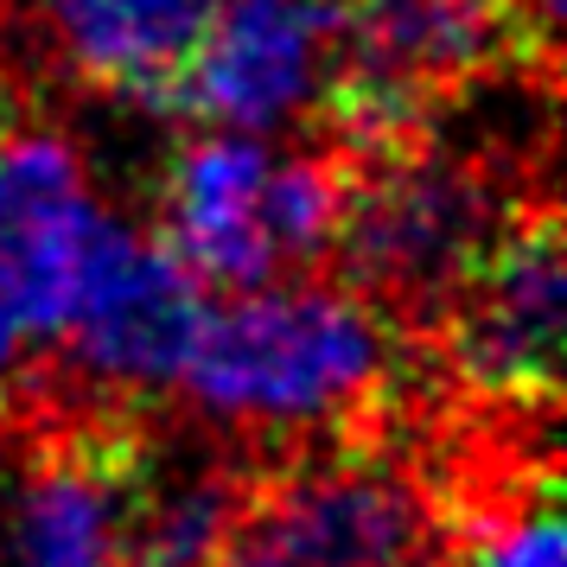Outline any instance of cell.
Wrapping results in <instances>:
<instances>
[{
    "label": "cell",
    "instance_id": "1",
    "mask_svg": "<svg viewBox=\"0 0 567 567\" xmlns=\"http://www.w3.org/2000/svg\"><path fill=\"white\" fill-rule=\"evenodd\" d=\"M402 326L344 281H261L205 300L173 395L249 446L377 434L402 383Z\"/></svg>",
    "mask_w": 567,
    "mask_h": 567
},
{
    "label": "cell",
    "instance_id": "7",
    "mask_svg": "<svg viewBox=\"0 0 567 567\" xmlns=\"http://www.w3.org/2000/svg\"><path fill=\"white\" fill-rule=\"evenodd\" d=\"M567 332L561 210L523 198L427 326L446 383L504 421H555Z\"/></svg>",
    "mask_w": 567,
    "mask_h": 567
},
{
    "label": "cell",
    "instance_id": "8",
    "mask_svg": "<svg viewBox=\"0 0 567 567\" xmlns=\"http://www.w3.org/2000/svg\"><path fill=\"white\" fill-rule=\"evenodd\" d=\"M147 414L32 409L13 434V504L0 567H122L134 491L147 472Z\"/></svg>",
    "mask_w": 567,
    "mask_h": 567
},
{
    "label": "cell",
    "instance_id": "10",
    "mask_svg": "<svg viewBox=\"0 0 567 567\" xmlns=\"http://www.w3.org/2000/svg\"><path fill=\"white\" fill-rule=\"evenodd\" d=\"M326 64L332 0H217L154 109L256 134L300 115L326 90Z\"/></svg>",
    "mask_w": 567,
    "mask_h": 567
},
{
    "label": "cell",
    "instance_id": "11",
    "mask_svg": "<svg viewBox=\"0 0 567 567\" xmlns=\"http://www.w3.org/2000/svg\"><path fill=\"white\" fill-rule=\"evenodd\" d=\"M217 0H45L64 64L96 90L159 103Z\"/></svg>",
    "mask_w": 567,
    "mask_h": 567
},
{
    "label": "cell",
    "instance_id": "5",
    "mask_svg": "<svg viewBox=\"0 0 567 567\" xmlns=\"http://www.w3.org/2000/svg\"><path fill=\"white\" fill-rule=\"evenodd\" d=\"M198 312H205V281H192V268L159 236L103 210L71 326L52 344V358L32 370V383L0 409V421L32 409L147 414L179 383Z\"/></svg>",
    "mask_w": 567,
    "mask_h": 567
},
{
    "label": "cell",
    "instance_id": "2",
    "mask_svg": "<svg viewBox=\"0 0 567 567\" xmlns=\"http://www.w3.org/2000/svg\"><path fill=\"white\" fill-rule=\"evenodd\" d=\"M460 497L383 434H338L243 465L217 567H453Z\"/></svg>",
    "mask_w": 567,
    "mask_h": 567
},
{
    "label": "cell",
    "instance_id": "4",
    "mask_svg": "<svg viewBox=\"0 0 567 567\" xmlns=\"http://www.w3.org/2000/svg\"><path fill=\"white\" fill-rule=\"evenodd\" d=\"M344 210V154H268L261 141L210 128L185 141L159 179V243L192 281L236 287L287 281L332 256Z\"/></svg>",
    "mask_w": 567,
    "mask_h": 567
},
{
    "label": "cell",
    "instance_id": "3",
    "mask_svg": "<svg viewBox=\"0 0 567 567\" xmlns=\"http://www.w3.org/2000/svg\"><path fill=\"white\" fill-rule=\"evenodd\" d=\"M561 0H332L326 115L344 154L402 147L446 96L504 64H555Z\"/></svg>",
    "mask_w": 567,
    "mask_h": 567
},
{
    "label": "cell",
    "instance_id": "6",
    "mask_svg": "<svg viewBox=\"0 0 567 567\" xmlns=\"http://www.w3.org/2000/svg\"><path fill=\"white\" fill-rule=\"evenodd\" d=\"M516 205L523 198H497L485 173L414 154L409 141L344 154V210L332 256L351 293H363L402 332H427L446 293L491 249Z\"/></svg>",
    "mask_w": 567,
    "mask_h": 567
},
{
    "label": "cell",
    "instance_id": "9",
    "mask_svg": "<svg viewBox=\"0 0 567 567\" xmlns=\"http://www.w3.org/2000/svg\"><path fill=\"white\" fill-rule=\"evenodd\" d=\"M96 224L103 205L64 134H0V409L71 326Z\"/></svg>",
    "mask_w": 567,
    "mask_h": 567
}]
</instances>
